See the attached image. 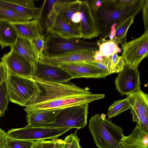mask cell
<instances>
[{
	"label": "cell",
	"instance_id": "1",
	"mask_svg": "<svg viewBox=\"0 0 148 148\" xmlns=\"http://www.w3.org/2000/svg\"><path fill=\"white\" fill-rule=\"evenodd\" d=\"M33 80L40 91L30 105L24 109L27 113L61 109L75 105L89 104L105 97L104 94L92 93L78 87L70 81L59 83Z\"/></svg>",
	"mask_w": 148,
	"mask_h": 148
},
{
	"label": "cell",
	"instance_id": "2",
	"mask_svg": "<svg viewBox=\"0 0 148 148\" xmlns=\"http://www.w3.org/2000/svg\"><path fill=\"white\" fill-rule=\"evenodd\" d=\"M146 0H138L135 4L127 7L117 5L112 0H102L101 6L91 11L99 35L103 40L109 37L112 25L139 13Z\"/></svg>",
	"mask_w": 148,
	"mask_h": 148
},
{
	"label": "cell",
	"instance_id": "3",
	"mask_svg": "<svg viewBox=\"0 0 148 148\" xmlns=\"http://www.w3.org/2000/svg\"><path fill=\"white\" fill-rule=\"evenodd\" d=\"M104 115L97 114L89 120V130L96 145L99 148H123L119 143L125 136L123 129Z\"/></svg>",
	"mask_w": 148,
	"mask_h": 148
},
{
	"label": "cell",
	"instance_id": "4",
	"mask_svg": "<svg viewBox=\"0 0 148 148\" xmlns=\"http://www.w3.org/2000/svg\"><path fill=\"white\" fill-rule=\"evenodd\" d=\"M5 82L9 100L21 106L26 107L30 105L40 91L35 81L32 79L8 72Z\"/></svg>",
	"mask_w": 148,
	"mask_h": 148
},
{
	"label": "cell",
	"instance_id": "5",
	"mask_svg": "<svg viewBox=\"0 0 148 148\" xmlns=\"http://www.w3.org/2000/svg\"><path fill=\"white\" fill-rule=\"evenodd\" d=\"M99 42H87L78 38L66 39L49 34L45 39L42 56L53 57L82 50H98Z\"/></svg>",
	"mask_w": 148,
	"mask_h": 148
},
{
	"label": "cell",
	"instance_id": "6",
	"mask_svg": "<svg viewBox=\"0 0 148 148\" xmlns=\"http://www.w3.org/2000/svg\"><path fill=\"white\" fill-rule=\"evenodd\" d=\"M88 104L75 105L61 109L57 114L55 123L43 127L77 130L83 128L87 124Z\"/></svg>",
	"mask_w": 148,
	"mask_h": 148
},
{
	"label": "cell",
	"instance_id": "7",
	"mask_svg": "<svg viewBox=\"0 0 148 148\" xmlns=\"http://www.w3.org/2000/svg\"><path fill=\"white\" fill-rule=\"evenodd\" d=\"M71 129L69 128L27 127L12 129L6 133L12 138L33 141L57 138Z\"/></svg>",
	"mask_w": 148,
	"mask_h": 148
},
{
	"label": "cell",
	"instance_id": "8",
	"mask_svg": "<svg viewBox=\"0 0 148 148\" xmlns=\"http://www.w3.org/2000/svg\"><path fill=\"white\" fill-rule=\"evenodd\" d=\"M122 47L121 56L125 64L133 68L138 69L141 61L148 56V31L126 42Z\"/></svg>",
	"mask_w": 148,
	"mask_h": 148
},
{
	"label": "cell",
	"instance_id": "9",
	"mask_svg": "<svg viewBox=\"0 0 148 148\" xmlns=\"http://www.w3.org/2000/svg\"><path fill=\"white\" fill-rule=\"evenodd\" d=\"M32 79L54 82H62L73 79L71 75L59 66L55 65L38 60L34 65Z\"/></svg>",
	"mask_w": 148,
	"mask_h": 148
},
{
	"label": "cell",
	"instance_id": "10",
	"mask_svg": "<svg viewBox=\"0 0 148 148\" xmlns=\"http://www.w3.org/2000/svg\"><path fill=\"white\" fill-rule=\"evenodd\" d=\"M47 32L66 39L82 38L79 27L66 21L52 10L48 16Z\"/></svg>",
	"mask_w": 148,
	"mask_h": 148
},
{
	"label": "cell",
	"instance_id": "11",
	"mask_svg": "<svg viewBox=\"0 0 148 148\" xmlns=\"http://www.w3.org/2000/svg\"><path fill=\"white\" fill-rule=\"evenodd\" d=\"M116 88L121 95H127L140 89V73L125 64L115 79Z\"/></svg>",
	"mask_w": 148,
	"mask_h": 148
},
{
	"label": "cell",
	"instance_id": "12",
	"mask_svg": "<svg viewBox=\"0 0 148 148\" xmlns=\"http://www.w3.org/2000/svg\"><path fill=\"white\" fill-rule=\"evenodd\" d=\"M1 61L6 66L8 72L15 75L32 78L33 65L12 50L4 55L1 58Z\"/></svg>",
	"mask_w": 148,
	"mask_h": 148
},
{
	"label": "cell",
	"instance_id": "13",
	"mask_svg": "<svg viewBox=\"0 0 148 148\" xmlns=\"http://www.w3.org/2000/svg\"><path fill=\"white\" fill-rule=\"evenodd\" d=\"M68 72L73 78H104L108 75L104 71L86 62L62 64L59 65Z\"/></svg>",
	"mask_w": 148,
	"mask_h": 148
},
{
	"label": "cell",
	"instance_id": "14",
	"mask_svg": "<svg viewBox=\"0 0 148 148\" xmlns=\"http://www.w3.org/2000/svg\"><path fill=\"white\" fill-rule=\"evenodd\" d=\"M95 51H79L53 57L42 56L38 60L45 63L58 66L62 64L95 61Z\"/></svg>",
	"mask_w": 148,
	"mask_h": 148
},
{
	"label": "cell",
	"instance_id": "15",
	"mask_svg": "<svg viewBox=\"0 0 148 148\" xmlns=\"http://www.w3.org/2000/svg\"><path fill=\"white\" fill-rule=\"evenodd\" d=\"M80 30L84 39H91L99 36L91 10L88 1H80Z\"/></svg>",
	"mask_w": 148,
	"mask_h": 148
},
{
	"label": "cell",
	"instance_id": "16",
	"mask_svg": "<svg viewBox=\"0 0 148 148\" xmlns=\"http://www.w3.org/2000/svg\"><path fill=\"white\" fill-rule=\"evenodd\" d=\"M131 106V113L134 122H136L142 114H148V95L140 89L127 95Z\"/></svg>",
	"mask_w": 148,
	"mask_h": 148
},
{
	"label": "cell",
	"instance_id": "17",
	"mask_svg": "<svg viewBox=\"0 0 148 148\" xmlns=\"http://www.w3.org/2000/svg\"><path fill=\"white\" fill-rule=\"evenodd\" d=\"M60 109L44 110L27 112V127H42L55 123Z\"/></svg>",
	"mask_w": 148,
	"mask_h": 148
},
{
	"label": "cell",
	"instance_id": "18",
	"mask_svg": "<svg viewBox=\"0 0 148 148\" xmlns=\"http://www.w3.org/2000/svg\"><path fill=\"white\" fill-rule=\"evenodd\" d=\"M10 23L18 37L32 41L42 35L43 31L38 20L33 19L23 23Z\"/></svg>",
	"mask_w": 148,
	"mask_h": 148
},
{
	"label": "cell",
	"instance_id": "19",
	"mask_svg": "<svg viewBox=\"0 0 148 148\" xmlns=\"http://www.w3.org/2000/svg\"><path fill=\"white\" fill-rule=\"evenodd\" d=\"M119 143L123 148H148V132L137 124L131 133L125 136Z\"/></svg>",
	"mask_w": 148,
	"mask_h": 148
},
{
	"label": "cell",
	"instance_id": "20",
	"mask_svg": "<svg viewBox=\"0 0 148 148\" xmlns=\"http://www.w3.org/2000/svg\"><path fill=\"white\" fill-rule=\"evenodd\" d=\"M80 3V1L78 0H56L53 5L52 10L72 23V18L74 14L79 11Z\"/></svg>",
	"mask_w": 148,
	"mask_h": 148
},
{
	"label": "cell",
	"instance_id": "21",
	"mask_svg": "<svg viewBox=\"0 0 148 148\" xmlns=\"http://www.w3.org/2000/svg\"><path fill=\"white\" fill-rule=\"evenodd\" d=\"M11 49L33 65L39 60L31 41L28 39L18 37L15 44Z\"/></svg>",
	"mask_w": 148,
	"mask_h": 148
},
{
	"label": "cell",
	"instance_id": "22",
	"mask_svg": "<svg viewBox=\"0 0 148 148\" xmlns=\"http://www.w3.org/2000/svg\"><path fill=\"white\" fill-rule=\"evenodd\" d=\"M0 8L10 10L30 17L32 19L39 20L43 8L42 4L40 8H33L22 6L11 2L10 0H0Z\"/></svg>",
	"mask_w": 148,
	"mask_h": 148
},
{
	"label": "cell",
	"instance_id": "23",
	"mask_svg": "<svg viewBox=\"0 0 148 148\" xmlns=\"http://www.w3.org/2000/svg\"><path fill=\"white\" fill-rule=\"evenodd\" d=\"M18 37L10 22L0 21V46L3 49L6 47L12 48Z\"/></svg>",
	"mask_w": 148,
	"mask_h": 148
},
{
	"label": "cell",
	"instance_id": "24",
	"mask_svg": "<svg viewBox=\"0 0 148 148\" xmlns=\"http://www.w3.org/2000/svg\"><path fill=\"white\" fill-rule=\"evenodd\" d=\"M135 17H129L117 24L116 27V35L112 40L117 44L118 46L120 44L122 47L127 42V33L128 29L134 22Z\"/></svg>",
	"mask_w": 148,
	"mask_h": 148
},
{
	"label": "cell",
	"instance_id": "25",
	"mask_svg": "<svg viewBox=\"0 0 148 148\" xmlns=\"http://www.w3.org/2000/svg\"><path fill=\"white\" fill-rule=\"evenodd\" d=\"M33 19L26 15L10 10L0 8V21L12 23L25 22Z\"/></svg>",
	"mask_w": 148,
	"mask_h": 148
},
{
	"label": "cell",
	"instance_id": "26",
	"mask_svg": "<svg viewBox=\"0 0 148 148\" xmlns=\"http://www.w3.org/2000/svg\"><path fill=\"white\" fill-rule=\"evenodd\" d=\"M131 108L127 98L115 101L109 108L107 114V119L109 120L115 117L124 111L130 109Z\"/></svg>",
	"mask_w": 148,
	"mask_h": 148
},
{
	"label": "cell",
	"instance_id": "27",
	"mask_svg": "<svg viewBox=\"0 0 148 148\" xmlns=\"http://www.w3.org/2000/svg\"><path fill=\"white\" fill-rule=\"evenodd\" d=\"M107 64L110 69V74L118 73L123 69L125 62L121 56H119L116 52L107 57Z\"/></svg>",
	"mask_w": 148,
	"mask_h": 148
},
{
	"label": "cell",
	"instance_id": "28",
	"mask_svg": "<svg viewBox=\"0 0 148 148\" xmlns=\"http://www.w3.org/2000/svg\"><path fill=\"white\" fill-rule=\"evenodd\" d=\"M56 0H45L42 4L43 8L39 20L41 27L42 31L46 27L48 21V16L52 10L53 4Z\"/></svg>",
	"mask_w": 148,
	"mask_h": 148
},
{
	"label": "cell",
	"instance_id": "29",
	"mask_svg": "<svg viewBox=\"0 0 148 148\" xmlns=\"http://www.w3.org/2000/svg\"><path fill=\"white\" fill-rule=\"evenodd\" d=\"M118 47L117 44L114 41L110 40L100 43L99 45V50L103 57H108L117 53Z\"/></svg>",
	"mask_w": 148,
	"mask_h": 148
},
{
	"label": "cell",
	"instance_id": "30",
	"mask_svg": "<svg viewBox=\"0 0 148 148\" xmlns=\"http://www.w3.org/2000/svg\"><path fill=\"white\" fill-rule=\"evenodd\" d=\"M9 102L5 82L0 86V118L4 115Z\"/></svg>",
	"mask_w": 148,
	"mask_h": 148
},
{
	"label": "cell",
	"instance_id": "31",
	"mask_svg": "<svg viewBox=\"0 0 148 148\" xmlns=\"http://www.w3.org/2000/svg\"><path fill=\"white\" fill-rule=\"evenodd\" d=\"M34 142L16 139L8 136L7 148H31Z\"/></svg>",
	"mask_w": 148,
	"mask_h": 148
},
{
	"label": "cell",
	"instance_id": "32",
	"mask_svg": "<svg viewBox=\"0 0 148 148\" xmlns=\"http://www.w3.org/2000/svg\"><path fill=\"white\" fill-rule=\"evenodd\" d=\"M77 130L65 137L61 148H82L79 144V138L76 134Z\"/></svg>",
	"mask_w": 148,
	"mask_h": 148
},
{
	"label": "cell",
	"instance_id": "33",
	"mask_svg": "<svg viewBox=\"0 0 148 148\" xmlns=\"http://www.w3.org/2000/svg\"><path fill=\"white\" fill-rule=\"evenodd\" d=\"M31 41L34 49L39 59L42 55L45 45V37L42 35Z\"/></svg>",
	"mask_w": 148,
	"mask_h": 148
},
{
	"label": "cell",
	"instance_id": "34",
	"mask_svg": "<svg viewBox=\"0 0 148 148\" xmlns=\"http://www.w3.org/2000/svg\"><path fill=\"white\" fill-rule=\"evenodd\" d=\"M63 140L57 138L51 140H42L41 141V148H61Z\"/></svg>",
	"mask_w": 148,
	"mask_h": 148
},
{
	"label": "cell",
	"instance_id": "35",
	"mask_svg": "<svg viewBox=\"0 0 148 148\" xmlns=\"http://www.w3.org/2000/svg\"><path fill=\"white\" fill-rule=\"evenodd\" d=\"M136 122L141 129L148 132V114L140 115Z\"/></svg>",
	"mask_w": 148,
	"mask_h": 148
},
{
	"label": "cell",
	"instance_id": "36",
	"mask_svg": "<svg viewBox=\"0 0 148 148\" xmlns=\"http://www.w3.org/2000/svg\"><path fill=\"white\" fill-rule=\"evenodd\" d=\"M145 32L148 31V0H146L142 9Z\"/></svg>",
	"mask_w": 148,
	"mask_h": 148
},
{
	"label": "cell",
	"instance_id": "37",
	"mask_svg": "<svg viewBox=\"0 0 148 148\" xmlns=\"http://www.w3.org/2000/svg\"><path fill=\"white\" fill-rule=\"evenodd\" d=\"M10 1L18 4L22 6L27 8H33L36 7L35 0H10Z\"/></svg>",
	"mask_w": 148,
	"mask_h": 148
},
{
	"label": "cell",
	"instance_id": "38",
	"mask_svg": "<svg viewBox=\"0 0 148 148\" xmlns=\"http://www.w3.org/2000/svg\"><path fill=\"white\" fill-rule=\"evenodd\" d=\"M8 75V69L5 65L2 62H0V86L6 82Z\"/></svg>",
	"mask_w": 148,
	"mask_h": 148
},
{
	"label": "cell",
	"instance_id": "39",
	"mask_svg": "<svg viewBox=\"0 0 148 148\" xmlns=\"http://www.w3.org/2000/svg\"><path fill=\"white\" fill-rule=\"evenodd\" d=\"M8 138L6 133L0 128V148H7Z\"/></svg>",
	"mask_w": 148,
	"mask_h": 148
},
{
	"label": "cell",
	"instance_id": "40",
	"mask_svg": "<svg viewBox=\"0 0 148 148\" xmlns=\"http://www.w3.org/2000/svg\"><path fill=\"white\" fill-rule=\"evenodd\" d=\"M86 62L88 64L104 71L108 75H110L108 68L104 63L102 62H99L95 61L87 62Z\"/></svg>",
	"mask_w": 148,
	"mask_h": 148
},
{
	"label": "cell",
	"instance_id": "41",
	"mask_svg": "<svg viewBox=\"0 0 148 148\" xmlns=\"http://www.w3.org/2000/svg\"><path fill=\"white\" fill-rule=\"evenodd\" d=\"M102 0H92L88 1L89 6L91 11L97 10L101 6Z\"/></svg>",
	"mask_w": 148,
	"mask_h": 148
},
{
	"label": "cell",
	"instance_id": "42",
	"mask_svg": "<svg viewBox=\"0 0 148 148\" xmlns=\"http://www.w3.org/2000/svg\"><path fill=\"white\" fill-rule=\"evenodd\" d=\"M95 61L99 62H102L103 60V57L100 53L99 50L95 51L94 54Z\"/></svg>",
	"mask_w": 148,
	"mask_h": 148
},
{
	"label": "cell",
	"instance_id": "43",
	"mask_svg": "<svg viewBox=\"0 0 148 148\" xmlns=\"http://www.w3.org/2000/svg\"><path fill=\"white\" fill-rule=\"evenodd\" d=\"M117 23H114L112 25L110 28V34L113 35L114 37L116 33V27Z\"/></svg>",
	"mask_w": 148,
	"mask_h": 148
},
{
	"label": "cell",
	"instance_id": "44",
	"mask_svg": "<svg viewBox=\"0 0 148 148\" xmlns=\"http://www.w3.org/2000/svg\"><path fill=\"white\" fill-rule=\"evenodd\" d=\"M42 140H36L31 148H41V144Z\"/></svg>",
	"mask_w": 148,
	"mask_h": 148
},
{
	"label": "cell",
	"instance_id": "45",
	"mask_svg": "<svg viewBox=\"0 0 148 148\" xmlns=\"http://www.w3.org/2000/svg\"><path fill=\"white\" fill-rule=\"evenodd\" d=\"M121 52V50L120 48L118 47L117 50V53H120Z\"/></svg>",
	"mask_w": 148,
	"mask_h": 148
}]
</instances>
